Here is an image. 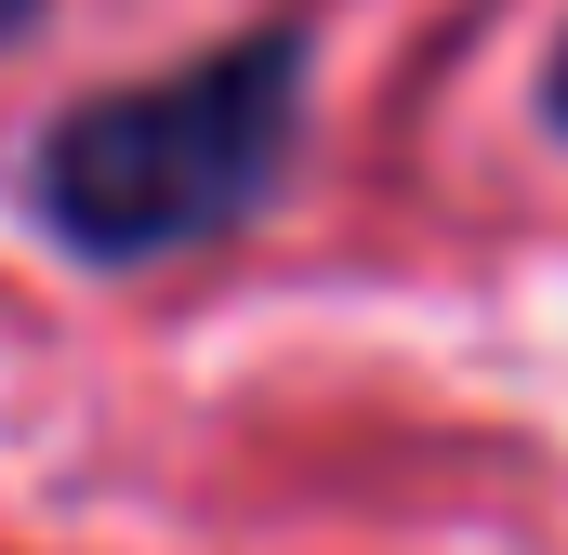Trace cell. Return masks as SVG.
<instances>
[{
  "instance_id": "obj_1",
  "label": "cell",
  "mask_w": 568,
  "mask_h": 555,
  "mask_svg": "<svg viewBox=\"0 0 568 555\" xmlns=\"http://www.w3.org/2000/svg\"><path fill=\"white\" fill-rule=\"evenodd\" d=\"M304 13L225 40V53H185L133 93H80L53 133L27 145V212L53 252L80 265H159V252H212L239 239L265 199L291 185V145H304Z\"/></svg>"
},
{
  "instance_id": "obj_2",
  "label": "cell",
  "mask_w": 568,
  "mask_h": 555,
  "mask_svg": "<svg viewBox=\"0 0 568 555\" xmlns=\"http://www.w3.org/2000/svg\"><path fill=\"white\" fill-rule=\"evenodd\" d=\"M542 120L568 133V40H556V80H542Z\"/></svg>"
},
{
  "instance_id": "obj_3",
  "label": "cell",
  "mask_w": 568,
  "mask_h": 555,
  "mask_svg": "<svg viewBox=\"0 0 568 555\" xmlns=\"http://www.w3.org/2000/svg\"><path fill=\"white\" fill-rule=\"evenodd\" d=\"M27 27H40V0H0V40H27Z\"/></svg>"
}]
</instances>
